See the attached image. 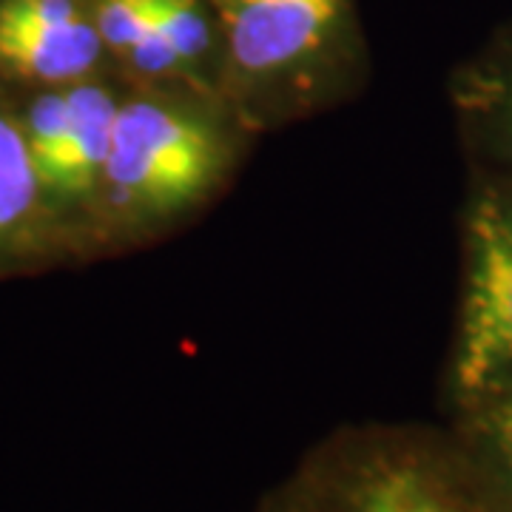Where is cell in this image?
Wrapping results in <instances>:
<instances>
[{"label": "cell", "instance_id": "cell-1", "mask_svg": "<svg viewBox=\"0 0 512 512\" xmlns=\"http://www.w3.org/2000/svg\"><path fill=\"white\" fill-rule=\"evenodd\" d=\"M265 512H512L467 453L413 436L353 441Z\"/></svg>", "mask_w": 512, "mask_h": 512}, {"label": "cell", "instance_id": "cell-2", "mask_svg": "<svg viewBox=\"0 0 512 512\" xmlns=\"http://www.w3.org/2000/svg\"><path fill=\"white\" fill-rule=\"evenodd\" d=\"M225 146L217 128L160 100H134L117 111L103 180L134 214H171L217 183Z\"/></svg>", "mask_w": 512, "mask_h": 512}, {"label": "cell", "instance_id": "cell-3", "mask_svg": "<svg viewBox=\"0 0 512 512\" xmlns=\"http://www.w3.org/2000/svg\"><path fill=\"white\" fill-rule=\"evenodd\" d=\"M467 234L470 271L453 359V390L461 407L512 384V194H481Z\"/></svg>", "mask_w": 512, "mask_h": 512}, {"label": "cell", "instance_id": "cell-4", "mask_svg": "<svg viewBox=\"0 0 512 512\" xmlns=\"http://www.w3.org/2000/svg\"><path fill=\"white\" fill-rule=\"evenodd\" d=\"M231 57L248 77H271L313 57L342 0H214Z\"/></svg>", "mask_w": 512, "mask_h": 512}, {"label": "cell", "instance_id": "cell-5", "mask_svg": "<svg viewBox=\"0 0 512 512\" xmlns=\"http://www.w3.org/2000/svg\"><path fill=\"white\" fill-rule=\"evenodd\" d=\"M66 97V131L52 165L40 174V188L63 200H77L92 194L94 185L103 180L120 106L103 86L89 83L69 89Z\"/></svg>", "mask_w": 512, "mask_h": 512}, {"label": "cell", "instance_id": "cell-6", "mask_svg": "<svg viewBox=\"0 0 512 512\" xmlns=\"http://www.w3.org/2000/svg\"><path fill=\"white\" fill-rule=\"evenodd\" d=\"M103 40L92 20L29 23L0 15V66L15 74L66 83L92 72Z\"/></svg>", "mask_w": 512, "mask_h": 512}, {"label": "cell", "instance_id": "cell-7", "mask_svg": "<svg viewBox=\"0 0 512 512\" xmlns=\"http://www.w3.org/2000/svg\"><path fill=\"white\" fill-rule=\"evenodd\" d=\"M461 410V450L512 510V384Z\"/></svg>", "mask_w": 512, "mask_h": 512}, {"label": "cell", "instance_id": "cell-8", "mask_svg": "<svg viewBox=\"0 0 512 512\" xmlns=\"http://www.w3.org/2000/svg\"><path fill=\"white\" fill-rule=\"evenodd\" d=\"M40 191L23 128L0 109V239L12 237L32 217Z\"/></svg>", "mask_w": 512, "mask_h": 512}, {"label": "cell", "instance_id": "cell-9", "mask_svg": "<svg viewBox=\"0 0 512 512\" xmlns=\"http://www.w3.org/2000/svg\"><path fill=\"white\" fill-rule=\"evenodd\" d=\"M157 26L168 37L183 69L194 66L211 49V29L197 0H157Z\"/></svg>", "mask_w": 512, "mask_h": 512}, {"label": "cell", "instance_id": "cell-10", "mask_svg": "<svg viewBox=\"0 0 512 512\" xmlns=\"http://www.w3.org/2000/svg\"><path fill=\"white\" fill-rule=\"evenodd\" d=\"M66 117H69V97H66V92L40 94L32 103L29 114H26L23 134H26V146H29V154H32V163H35L37 180L55 160L60 140H63V131H66Z\"/></svg>", "mask_w": 512, "mask_h": 512}, {"label": "cell", "instance_id": "cell-11", "mask_svg": "<svg viewBox=\"0 0 512 512\" xmlns=\"http://www.w3.org/2000/svg\"><path fill=\"white\" fill-rule=\"evenodd\" d=\"M157 0H97L94 26L100 32L103 46H109L120 55H128V49L140 40V35L154 20Z\"/></svg>", "mask_w": 512, "mask_h": 512}, {"label": "cell", "instance_id": "cell-12", "mask_svg": "<svg viewBox=\"0 0 512 512\" xmlns=\"http://www.w3.org/2000/svg\"><path fill=\"white\" fill-rule=\"evenodd\" d=\"M128 60L146 74H171L183 72V63L177 52L171 49L168 37L163 29L157 26V9H154V20L148 23V29L140 35V40L128 49Z\"/></svg>", "mask_w": 512, "mask_h": 512}, {"label": "cell", "instance_id": "cell-13", "mask_svg": "<svg viewBox=\"0 0 512 512\" xmlns=\"http://www.w3.org/2000/svg\"><path fill=\"white\" fill-rule=\"evenodd\" d=\"M0 15L29 23H72L83 18L74 0H0Z\"/></svg>", "mask_w": 512, "mask_h": 512}, {"label": "cell", "instance_id": "cell-14", "mask_svg": "<svg viewBox=\"0 0 512 512\" xmlns=\"http://www.w3.org/2000/svg\"><path fill=\"white\" fill-rule=\"evenodd\" d=\"M490 100H493V117L498 137H501V146H504V151L510 154L512 160V63L498 77Z\"/></svg>", "mask_w": 512, "mask_h": 512}]
</instances>
